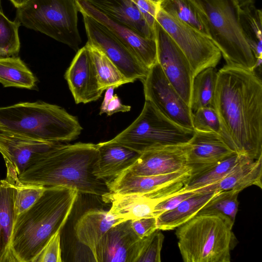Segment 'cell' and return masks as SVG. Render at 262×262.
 Segmentation results:
<instances>
[{
    "label": "cell",
    "mask_w": 262,
    "mask_h": 262,
    "mask_svg": "<svg viewBox=\"0 0 262 262\" xmlns=\"http://www.w3.org/2000/svg\"><path fill=\"white\" fill-rule=\"evenodd\" d=\"M196 193L193 191L176 192L174 195L167 198L156 205L154 212V216L157 217L160 214L173 209L183 201Z\"/></svg>",
    "instance_id": "40"
},
{
    "label": "cell",
    "mask_w": 262,
    "mask_h": 262,
    "mask_svg": "<svg viewBox=\"0 0 262 262\" xmlns=\"http://www.w3.org/2000/svg\"><path fill=\"white\" fill-rule=\"evenodd\" d=\"M131 109V106L123 104L117 95L114 96L104 104L101 105L99 115L106 114L111 116L118 112H127Z\"/></svg>",
    "instance_id": "42"
},
{
    "label": "cell",
    "mask_w": 262,
    "mask_h": 262,
    "mask_svg": "<svg viewBox=\"0 0 262 262\" xmlns=\"http://www.w3.org/2000/svg\"><path fill=\"white\" fill-rule=\"evenodd\" d=\"M217 71L215 67H209L193 78L190 103L192 113L203 107L212 106Z\"/></svg>",
    "instance_id": "32"
},
{
    "label": "cell",
    "mask_w": 262,
    "mask_h": 262,
    "mask_svg": "<svg viewBox=\"0 0 262 262\" xmlns=\"http://www.w3.org/2000/svg\"><path fill=\"white\" fill-rule=\"evenodd\" d=\"M85 45L89 49L100 90L104 91L111 86L117 88L132 82L100 50L88 42Z\"/></svg>",
    "instance_id": "31"
},
{
    "label": "cell",
    "mask_w": 262,
    "mask_h": 262,
    "mask_svg": "<svg viewBox=\"0 0 262 262\" xmlns=\"http://www.w3.org/2000/svg\"><path fill=\"white\" fill-rule=\"evenodd\" d=\"M122 222L111 228L92 252L98 262H137L150 235L140 238L130 224Z\"/></svg>",
    "instance_id": "14"
},
{
    "label": "cell",
    "mask_w": 262,
    "mask_h": 262,
    "mask_svg": "<svg viewBox=\"0 0 262 262\" xmlns=\"http://www.w3.org/2000/svg\"><path fill=\"white\" fill-rule=\"evenodd\" d=\"M240 25L255 58H262V12L253 3L239 7Z\"/></svg>",
    "instance_id": "29"
},
{
    "label": "cell",
    "mask_w": 262,
    "mask_h": 262,
    "mask_svg": "<svg viewBox=\"0 0 262 262\" xmlns=\"http://www.w3.org/2000/svg\"><path fill=\"white\" fill-rule=\"evenodd\" d=\"M59 143L36 140L0 133V153L5 163H9L14 167L18 176L36 157Z\"/></svg>",
    "instance_id": "18"
},
{
    "label": "cell",
    "mask_w": 262,
    "mask_h": 262,
    "mask_svg": "<svg viewBox=\"0 0 262 262\" xmlns=\"http://www.w3.org/2000/svg\"><path fill=\"white\" fill-rule=\"evenodd\" d=\"M125 221L109 211L90 209L77 220L74 226L75 234L79 242L92 252L111 228Z\"/></svg>",
    "instance_id": "23"
},
{
    "label": "cell",
    "mask_w": 262,
    "mask_h": 262,
    "mask_svg": "<svg viewBox=\"0 0 262 262\" xmlns=\"http://www.w3.org/2000/svg\"><path fill=\"white\" fill-rule=\"evenodd\" d=\"M189 148L188 142L145 151L123 171L138 176H152L179 171L188 166Z\"/></svg>",
    "instance_id": "17"
},
{
    "label": "cell",
    "mask_w": 262,
    "mask_h": 262,
    "mask_svg": "<svg viewBox=\"0 0 262 262\" xmlns=\"http://www.w3.org/2000/svg\"><path fill=\"white\" fill-rule=\"evenodd\" d=\"M156 20L185 54L194 77L205 69L218 64L222 54L210 37L160 9Z\"/></svg>",
    "instance_id": "9"
},
{
    "label": "cell",
    "mask_w": 262,
    "mask_h": 262,
    "mask_svg": "<svg viewBox=\"0 0 262 262\" xmlns=\"http://www.w3.org/2000/svg\"><path fill=\"white\" fill-rule=\"evenodd\" d=\"M189 144L187 164L192 169L216 163L235 153L225 139L214 133L195 131Z\"/></svg>",
    "instance_id": "20"
},
{
    "label": "cell",
    "mask_w": 262,
    "mask_h": 262,
    "mask_svg": "<svg viewBox=\"0 0 262 262\" xmlns=\"http://www.w3.org/2000/svg\"><path fill=\"white\" fill-rule=\"evenodd\" d=\"M78 11L101 23L149 69L157 62L155 38L146 37L131 28L111 18L86 0H75Z\"/></svg>",
    "instance_id": "15"
},
{
    "label": "cell",
    "mask_w": 262,
    "mask_h": 262,
    "mask_svg": "<svg viewBox=\"0 0 262 262\" xmlns=\"http://www.w3.org/2000/svg\"><path fill=\"white\" fill-rule=\"evenodd\" d=\"M78 12L75 0H30L17 9L15 19L77 51L81 43Z\"/></svg>",
    "instance_id": "7"
},
{
    "label": "cell",
    "mask_w": 262,
    "mask_h": 262,
    "mask_svg": "<svg viewBox=\"0 0 262 262\" xmlns=\"http://www.w3.org/2000/svg\"><path fill=\"white\" fill-rule=\"evenodd\" d=\"M160 9L210 37L207 18L198 0H162Z\"/></svg>",
    "instance_id": "27"
},
{
    "label": "cell",
    "mask_w": 262,
    "mask_h": 262,
    "mask_svg": "<svg viewBox=\"0 0 262 262\" xmlns=\"http://www.w3.org/2000/svg\"><path fill=\"white\" fill-rule=\"evenodd\" d=\"M218 192H196L173 209L160 214L157 217V229L162 231L176 229L195 216Z\"/></svg>",
    "instance_id": "26"
},
{
    "label": "cell",
    "mask_w": 262,
    "mask_h": 262,
    "mask_svg": "<svg viewBox=\"0 0 262 262\" xmlns=\"http://www.w3.org/2000/svg\"><path fill=\"white\" fill-rule=\"evenodd\" d=\"M161 230L157 229L150 235L143 252L137 262H160L161 252L164 239Z\"/></svg>",
    "instance_id": "37"
},
{
    "label": "cell",
    "mask_w": 262,
    "mask_h": 262,
    "mask_svg": "<svg viewBox=\"0 0 262 262\" xmlns=\"http://www.w3.org/2000/svg\"><path fill=\"white\" fill-rule=\"evenodd\" d=\"M98 156L97 144L59 142L32 160L18 179L24 184L62 186L102 196L109 190L105 182L92 172Z\"/></svg>",
    "instance_id": "2"
},
{
    "label": "cell",
    "mask_w": 262,
    "mask_h": 262,
    "mask_svg": "<svg viewBox=\"0 0 262 262\" xmlns=\"http://www.w3.org/2000/svg\"><path fill=\"white\" fill-rule=\"evenodd\" d=\"M233 224L216 214H197L177 227L176 235L184 262H230L237 244Z\"/></svg>",
    "instance_id": "5"
},
{
    "label": "cell",
    "mask_w": 262,
    "mask_h": 262,
    "mask_svg": "<svg viewBox=\"0 0 262 262\" xmlns=\"http://www.w3.org/2000/svg\"><path fill=\"white\" fill-rule=\"evenodd\" d=\"M130 1L138 8L149 27L154 30L156 15L160 9V4L162 0Z\"/></svg>",
    "instance_id": "39"
},
{
    "label": "cell",
    "mask_w": 262,
    "mask_h": 262,
    "mask_svg": "<svg viewBox=\"0 0 262 262\" xmlns=\"http://www.w3.org/2000/svg\"><path fill=\"white\" fill-rule=\"evenodd\" d=\"M191 172L192 168L189 166L176 172L159 175L138 176L123 171L105 183L109 192L116 194L166 198L181 189Z\"/></svg>",
    "instance_id": "10"
},
{
    "label": "cell",
    "mask_w": 262,
    "mask_h": 262,
    "mask_svg": "<svg viewBox=\"0 0 262 262\" xmlns=\"http://www.w3.org/2000/svg\"><path fill=\"white\" fill-rule=\"evenodd\" d=\"M101 197L104 202L111 203V213L126 221L154 216L156 205L169 196L150 198L141 194L119 195L108 192Z\"/></svg>",
    "instance_id": "25"
},
{
    "label": "cell",
    "mask_w": 262,
    "mask_h": 262,
    "mask_svg": "<svg viewBox=\"0 0 262 262\" xmlns=\"http://www.w3.org/2000/svg\"><path fill=\"white\" fill-rule=\"evenodd\" d=\"M30 0H10L16 8H20L25 5Z\"/></svg>",
    "instance_id": "43"
},
{
    "label": "cell",
    "mask_w": 262,
    "mask_h": 262,
    "mask_svg": "<svg viewBox=\"0 0 262 262\" xmlns=\"http://www.w3.org/2000/svg\"><path fill=\"white\" fill-rule=\"evenodd\" d=\"M86 1H90V0H86Z\"/></svg>",
    "instance_id": "45"
},
{
    "label": "cell",
    "mask_w": 262,
    "mask_h": 262,
    "mask_svg": "<svg viewBox=\"0 0 262 262\" xmlns=\"http://www.w3.org/2000/svg\"><path fill=\"white\" fill-rule=\"evenodd\" d=\"M194 134V129L174 123L145 100L137 118L109 141L141 154L161 147L188 143Z\"/></svg>",
    "instance_id": "8"
},
{
    "label": "cell",
    "mask_w": 262,
    "mask_h": 262,
    "mask_svg": "<svg viewBox=\"0 0 262 262\" xmlns=\"http://www.w3.org/2000/svg\"><path fill=\"white\" fill-rule=\"evenodd\" d=\"M82 129L76 117L57 105L39 101L0 107V133L66 142L77 139Z\"/></svg>",
    "instance_id": "4"
},
{
    "label": "cell",
    "mask_w": 262,
    "mask_h": 262,
    "mask_svg": "<svg viewBox=\"0 0 262 262\" xmlns=\"http://www.w3.org/2000/svg\"><path fill=\"white\" fill-rule=\"evenodd\" d=\"M261 178L262 156L256 160L245 157L220 181L192 191L202 193L235 190L240 192L252 185L261 189Z\"/></svg>",
    "instance_id": "22"
},
{
    "label": "cell",
    "mask_w": 262,
    "mask_h": 262,
    "mask_svg": "<svg viewBox=\"0 0 262 262\" xmlns=\"http://www.w3.org/2000/svg\"><path fill=\"white\" fill-rule=\"evenodd\" d=\"M13 177L16 188L14 208L17 216L32 206L41 196L46 187L23 183L19 181L15 168L13 169Z\"/></svg>",
    "instance_id": "35"
},
{
    "label": "cell",
    "mask_w": 262,
    "mask_h": 262,
    "mask_svg": "<svg viewBox=\"0 0 262 262\" xmlns=\"http://www.w3.org/2000/svg\"><path fill=\"white\" fill-rule=\"evenodd\" d=\"M93 6L107 16L141 35L155 38V31L130 0H90Z\"/></svg>",
    "instance_id": "24"
},
{
    "label": "cell",
    "mask_w": 262,
    "mask_h": 262,
    "mask_svg": "<svg viewBox=\"0 0 262 262\" xmlns=\"http://www.w3.org/2000/svg\"><path fill=\"white\" fill-rule=\"evenodd\" d=\"M245 157L234 153L216 163L192 169L183 187L177 192L192 191L219 182Z\"/></svg>",
    "instance_id": "28"
},
{
    "label": "cell",
    "mask_w": 262,
    "mask_h": 262,
    "mask_svg": "<svg viewBox=\"0 0 262 262\" xmlns=\"http://www.w3.org/2000/svg\"><path fill=\"white\" fill-rule=\"evenodd\" d=\"M212 106L230 148L253 160L262 156V82L255 71L227 64L219 70Z\"/></svg>",
    "instance_id": "1"
},
{
    "label": "cell",
    "mask_w": 262,
    "mask_h": 262,
    "mask_svg": "<svg viewBox=\"0 0 262 262\" xmlns=\"http://www.w3.org/2000/svg\"><path fill=\"white\" fill-rule=\"evenodd\" d=\"M208 20L209 36L226 64L255 71L256 59L243 33L234 0H198Z\"/></svg>",
    "instance_id": "6"
},
{
    "label": "cell",
    "mask_w": 262,
    "mask_h": 262,
    "mask_svg": "<svg viewBox=\"0 0 262 262\" xmlns=\"http://www.w3.org/2000/svg\"><path fill=\"white\" fill-rule=\"evenodd\" d=\"M7 176L0 181V262H15L11 245L16 214L14 208L16 188L14 167L6 164Z\"/></svg>",
    "instance_id": "19"
},
{
    "label": "cell",
    "mask_w": 262,
    "mask_h": 262,
    "mask_svg": "<svg viewBox=\"0 0 262 262\" xmlns=\"http://www.w3.org/2000/svg\"><path fill=\"white\" fill-rule=\"evenodd\" d=\"M143 84L145 100L174 123L193 129L192 112L164 74L157 62L148 70Z\"/></svg>",
    "instance_id": "12"
},
{
    "label": "cell",
    "mask_w": 262,
    "mask_h": 262,
    "mask_svg": "<svg viewBox=\"0 0 262 262\" xmlns=\"http://www.w3.org/2000/svg\"><path fill=\"white\" fill-rule=\"evenodd\" d=\"M0 4H1V0H0Z\"/></svg>",
    "instance_id": "46"
},
{
    "label": "cell",
    "mask_w": 262,
    "mask_h": 262,
    "mask_svg": "<svg viewBox=\"0 0 262 262\" xmlns=\"http://www.w3.org/2000/svg\"><path fill=\"white\" fill-rule=\"evenodd\" d=\"M98 156L93 166V174L105 182L115 178L133 164L138 152L110 141L97 144Z\"/></svg>",
    "instance_id": "21"
},
{
    "label": "cell",
    "mask_w": 262,
    "mask_h": 262,
    "mask_svg": "<svg viewBox=\"0 0 262 262\" xmlns=\"http://www.w3.org/2000/svg\"><path fill=\"white\" fill-rule=\"evenodd\" d=\"M157 62L179 95L189 105L193 73L188 59L170 36L156 21Z\"/></svg>",
    "instance_id": "13"
},
{
    "label": "cell",
    "mask_w": 262,
    "mask_h": 262,
    "mask_svg": "<svg viewBox=\"0 0 262 262\" xmlns=\"http://www.w3.org/2000/svg\"><path fill=\"white\" fill-rule=\"evenodd\" d=\"M60 231L55 234L43 249L35 262H61Z\"/></svg>",
    "instance_id": "38"
},
{
    "label": "cell",
    "mask_w": 262,
    "mask_h": 262,
    "mask_svg": "<svg viewBox=\"0 0 262 262\" xmlns=\"http://www.w3.org/2000/svg\"><path fill=\"white\" fill-rule=\"evenodd\" d=\"M237 5L241 7L251 4H253L254 0H234Z\"/></svg>",
    "instance_id": "44"
},
{
    "label": "cell",
    "mask_w": 262,
    "mask_h": 262,
    "mask_svg": "<svg viewBox=\"0 0 262 262\" xmlns=\"http://www.w3.org/2000/svg\"><path fill=\"white\" fill-rule=\"evenodd\" d=\"M192 123L195 131L216 133L222 136L229 145L220 119L212 106L203 107L192 113Z\"/></svg>",
    "instance_id": "36"
},
{
    "label": "cell",
    "mask_w": 262,
    "mask_h": 262,
    "mask_svg": "<svg viewBox=\"0 0 262 262\" xmlns=\"http://www.w3.org/2000/svg\"><path fill=\"white\" fill-rule=\"evenodd\" d=\"M79 192L47 187L29 209L16 217L11 250L15 262H35L52 237L64 227Z\"/></svg>",
    "instance_id": "3"
},
{
    "label": "cell",
    "mask_w": 262,
    "mask_h": 262,
    "mask_svg": "<svg viewBox=\"0 0 262 262\" xmlns=\"http://www.w3.org/2000/svg\"><path fill=\"white\" fill-rule=\"evenodd\" d=\"M36 78L18 57L0 58V83L4 87L31 89Z\"/></svg>",
    "instance_id": "30"
},
{
    "label": "cell",
    "mask_w": 262,
    "mask_h": 262,
    "mask_svg": "<svg viewBox=\"0 0 262 262\" xmlns=\"http://www.w3.org/2000/svg\"><path fill=\"white\" fill-rule=\"evenodd\" d=\"M20 26L16 19L10 20L0 8V58L16 56L19 53Z\"/></svg>",
    "instance_id": "34"
},
{
    "label": "cell",
    "mask_w": 262,
    "mask_h": 262,
    "mask_svg": "<svg viewBox=\"0 0 262 262\" xmlns=\"http://www.w3.org/2000/svg\"><path fill=\"white\" fill-rule=\"evenodd\" d=\"M130 224L136 234L141 238L150 235L158 229L157 217L155 216L131 220Z\"/></svg>",
    "instance_id": "41"
},
{
    "label": "cell",
    "mask_w": 262,
    "mask_h": 262,
    "mask_svg": "<svg viewBox=\"0 0 262 262\" xmlns=\"http://www.w3.org/2000/svg\"><path fill=\"white\" fill-rule=\"evenodd\" d=\"M81 14L87 42L100 50L132 82L144 79L149 69L106 27L92 17Z\"/></svg>",
    "instance_id": "11"
},
{
    "label": "cell",
    "mask_w": 262,
    "mask_h": 262,
    "mask_svg": "<svg viewBox=\"0 0 262 262\" xmlns=\"http://www.w3.org/2000/svg\"><path fill=\"white\" fill-rule=\"evenodd\" d=\"M239 193V192L235 190L219 191L197 214L221 215L234 224L238 211Z\"/></svg>",
    "instance_id": "33"
},
{
    "label": "cell",
    "mask_w": 262,
    "mask_h": 262,
    "mask_svg": "<svg viewBox=\"0 0 262 262\" xmlns=\"http://www.w3.org/2000/svg\"><path fill=\"white\" fill-rule=\"evenodd\" d=\"M76 104L98 100L100 90L88 47L79 49L64 75Z\"/></svg>",
    "instance_id": "16"
}]
</instances>
